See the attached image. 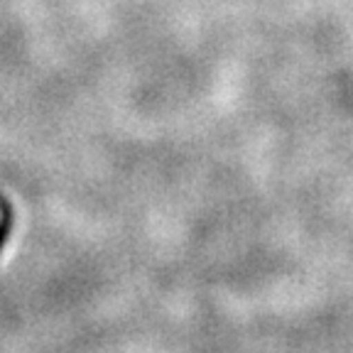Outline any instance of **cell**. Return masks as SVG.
Listing matches in <instances>:
<instances>
[{"label":"cell","instance_id":"1","mask_svg":"<svg viewBox=\"0 0 353 353\" xmlns=\"http://www.w3.org/2000/svg\"><path fill=\"white\" fill-rule=\"evenodd\" d=\"M8 231H10V214L3 211V219H0V250H3V245L8 241Z\"/></svg>","mask_w":353,"mask_h":353}]
</instances>
